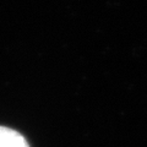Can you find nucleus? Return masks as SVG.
Wrapping results in <instances>:
<instances>
[{"mask_svg": "<svg viewBox=\"0 0 147 147\" xmlns=\"http://www.w3.org/2000/svg\"><path fill=\"white\" fill-rule=\"evenodd\" d=\"M0 147H28V145L15 130L0 126Z\"/></svg>", "mask_w": 147, "mask_h": 147, "instance_id": "nucleus-1", "label": "nucleus"}]
</instances>
